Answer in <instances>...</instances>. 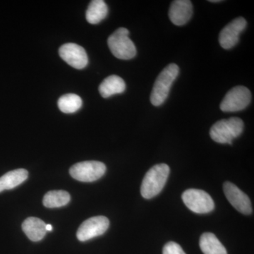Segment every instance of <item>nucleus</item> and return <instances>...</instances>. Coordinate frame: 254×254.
<instances>
[{
  "mask_svg": "<svg viewBox=\"0 0 254 254\" xmlns=\"http://www.w3.org/2000/svg\"><path fill=\"white\" fill-rule=\"evenodd\" d=\"M170 171L168 165L164 163L158 164L150 168L142 182V196L150 199L159 194L166 184Z\"/></svg>",
  "mask_w": 254,
  "mask_h": 254,
  "instance_id": "obj_1",
  "label": "nucleus"
},
{
  "mask_svg": "<svg viewBox=\"0 0 254 254\" xmlns=\"http://www.w3.org/2000/svg\"><path fill=\"white\" fill-rule=\"evenodd\" d=\"M180 72V68L176 64L168 65L155 80L150 95V102L154 106H160L168 98L172 85Z\"/></svg>",
  "mask_w": 254,
  "mask_h": 254,
  "instance_id": "obj_2",
  "label": "nucleus"
},
{
  "mask_svg": "<svg viewBox=\"0 0 254 254\" xmlns=\"http://www.w3.org/2000/svg\"><path fill=\"white\" fill-rule=\"evenodd\" d=\"M243 121L238 118L222 120L214 124L210 130V136L214 141L232 145V142L243 132Z\"/></svg>",
  "mask_w": 254,
  "mask_h": 254,
  "instance_id": "obj_3",
  "label": "nucleus"
},
{
  "mask_svg": "<svg viewBox=\"0 0 254 254\" xmlns=\"http://www.w3.org/2000/svg\"><path fill=\"white\" fill-rule=\"evenodd\" d=\"M128 33L127 28H120L108 38L110 50L118 59L128 60L136 56V48L128 37Z\"/></svg>",
  "mask_w": 254,
  "mask_h": 254,
  "instance_id": "obj_4",
  "label": "nucleus"
},
{
  "mask_svg": "<svg viewBox=\"0 0 254 254\" xmlns=\"http://www.w3.org/2000/svg\"><path fill=\"white\" fill-rule=\"evenodd\" d=\"M182 198L187 208L195 213H208L215 208L213 198L203 190H187L182 193Z\"/></svg>",
  "mask_w": 254,
  "mask_h": 254,
  "instance_id": "obj_5",
  "label": "nucleus"
},
{
  "mask_svg": "<svg viewBox=\"0 0 254 254\" xmlns=\"http://www.w3.org/2000/svg\"><path fill=\"white\" fill-rule=\"evenodd\" d=\"M251 101L252 93L247 87H234L224 97L220 103V109L225 113L241 111L245 109Z\"/></svg>",
  "mask_w": 254,
  "mask_h": 254,
  "instance_id": "obj_6",
  "label": "nucleus"
},
{
  "mask_svg": "<svg viewBox=\"0 0 254 254\" xmlns=\"http://www.w3.org/2000/svg\"><path fill=\"white\" fill-rule=\"evenodd\" d=\"M106 172L104 163L99 161H84L73 165L69 170L71 176L78 181L92 182L101 178Z\"/></svg>",
  "mask_w": 254,
  "mask_h": 254,
  "instance_id": "obj_7",
  "label": "nucleus"
},
{
  "mask_svg": "<svg viewBox=\"0 0 254 254\" xmlns=\"http://www.w3.org/2000/svg\"><path fill=\"white\" fill-rule=\"evenodd\" d=\"M109 226L110 221L106 217H93L81 224L78 228L76 236L81 242H86L103 235Z\"/></svg>",
  "mask_w": 254,
  "mask_h": 254,
  "instance_id": "obj_8",
  "label": "nucleus"
},
{
  "mask_svg": "<svg viewBox=\"0 0 254 254\" xmlns=\"http://www.w3.org/2000/svg\"><path fill=\"white\" fill-rule=\"evenodd\" d=\"M247 25L245 18L238 17L225 26L219 35V43L222 48L230 50L236 46L240 41V34L247 27Z\"/></svg>",
  "mask_w": 254,
  "mask_h": 254,
  "instance_id": "obj_9",
  "label": "nucleus"
},
{
  "mask_svg": "<svg viewBox=\"0 0 254 254\" xmlns=\"http://www.w3.org/2000/svg\"><path fill=\"white\" fill-rule=\"evenodd\" d=\"M223 190L228 201L240 213L244 215H250L252 213L253 209L250 198L236 185L230 182H225Z\"/></svg>",
  "mask_w": 254,
  "mask_h": 254,
  "instance_id": "obj_10",
  "label": "nucleus"
},
{
  "mask_svg": "<svg viewBox=\"0 0 254 254\" xmlns=\"http://www.w3.org/2000/svg\"><path fill=\"white\" fill-rule=\"evenodd\" d=\"M59 54L64 61L76 69H82L88 65V58L86 50L75 43L64 44L60 47Z\"/></svg>",
  "mask_w": 254,
  "mask_h": 254,
  "instance_id": "obj_11",
  "label": "nucleus"
},
{
  "mask_svg": "<svg viewBox=\"0 0 254 254\" xmlns=\"http://www.w3.org/2000/svg\"><path fill=\"white\" fill-rule=\"evenodd\" d=\"M193 14V5L189 0H175L169 9L170 21L176 26L186 24Z\"/></svg>",
  "mask_w": 254,
  "mask_h": 254,
  "instance_id": "obj_12",
  "label": "nucleus"
},
{
  "mask_svg": "<svg viewBox=\"0 0 254 254\" xmlns=\"http://www.w3.org/2000/svg\"><path fill=\"white\" fill-rule=\"evenodd\" d=\"M22 230L30 240L38 242L46 235V224L40 218L31 217L24 220Z\"/></svg>",
  "mask_w": 254,
  "mask_h": 254,
  "instance_id": "obj_13",
  "label": "nucleus"
},
{
  "mask_svg": "<svg viewBox=\"0 0 254 254\" xmlns=\"http://www.w3.org/2000/svg\"><path fill=\"white\" fill-rule=\"evenodd\" d=\"M126 89V84L123 78L117 75H111L103 80L99 86L101 96L108 98L112 95L123 93Z\"/></svg>",
  "mask_w": 254,
  "mask_h": 254,
  "instance_id": "obj_14",
  "label": "nucleus"
},
{
  "mask_svg": "<svg viewBox=\"0 0 254 254\" xmlns=\"http://www.w3.org/2000/svg\"><path fill=\"white\" fill-rule=\"evenodd\" d=\"M28 172L25 169H17L0 177V192L11 190L21 185L28 178Z\"/></svg>",
  "mask_w": 254,
  "mask_h": 254,
  "instance_id": "obj_15",
  "label": "nucleus"
},
{
  "mask_svg": "<svg viewBox=\"0 0 254 254\" xmlns=\"http://www.w3.org/2000/svg\"><path fill=\"white\" fill-rule=\"evenodd\" d=\"M200 250L204 254H227L226 249L217 237L210 232H205L200 238Z\"/></svg>",
  "mask_w": 254,
  "mask_h": 254,
  "instance_id": "obj_16",
  "label": "nucleus"
},
{
  "mask_svg": "<svg viewBox=\"0 0 254 254\" xmlns=\"http://www.w3.org/2000/svg\"><path fill=\"white\" fill-rule=\"evenodd\" d=\"M108 14V5L103 0H93L86 13L87 21L91 24H97L106 18Z\"/></svg>",
  "mask_w": 254,
  "mask_h": 254,
  "instance_id": "obj_17",
  "label": "nucleus"
},
{
  "mask_svg": "<svg viewBox=\"0 0 254 254\" xmlns=\"http://www.w3.org/2000/svg\"><path fill=\"white\" fill-rule=\"evenodd\" d=\"M71 196L67 191L63 190H50L45 195L43 203L47 208H60L69 203Z\"/></svg>",
  "mask_w": 254,
  "mask_h": 254,
  "instance_id": "obj_18",
  "label": "nucleus"
},
{
  "mask_svg": "<svg viewBox=\"0 0 254 254\" xmlns=\"http://www.w3.org/2000/svg\"><path fill=\"white\" fill-rule=\"evenodd\" d=\"M58 108L64 113H73L82 106L81 98L78 95L68 93L60 97L58 100Z\"/></svg>",
  "mask_w": 254,
  "mask_h": 254,
  "instance_id": "obj_19",
  "label": "nucleus"
},
{
  "mask_svg": "<svg viewBox=\"0 0 254 254\" xmlns=\"http://www.w3.org/2000/svg\"><path fill=\"white\" fill-rule=\"evenodd\" d=\"M163 254H186L181 246L176 242H170L164 247Z\"/></svg>",
  "mask_w": 254,
  "mask_h": 254,
  "instance_id": "obj_20",
  "label": "nucleus"
},
{
  "mask_svg": "<svg viewBox=\"0 0 254 254\" xmlns=\"http://www.w3.org/2000/svg\"><path fill=\"white\" fill-rule=\"evenodd\" d=\"M53 226H52L51 225H50V224H48V225H46L47 232L53 231Z\"/></svg>",
  "mask_w": 254,
  "mask_h": 254,
  "instance_id": "obj_21",
  "label": "nucleus"
},
{
  "mask_svg": "<svg viewBox=\"0 0 254 254\" xmlns=\"http://www.w3.org/2000/svg\"><path fill=\"white\" fill-rule=\"evenodd\" d=\"M210 2H219V0H211V1H210Z\"/></svg>",
  "mask_w": 254,
  "mask_h": 254,
  "instance_id": "obj_22",
  "label": "nucleus"
}]
</instances>
